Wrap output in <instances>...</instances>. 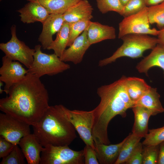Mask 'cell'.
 <instances>
[{"label":"cell","mask_w":164,"mask_h":164,"mask_svg":"<svg viewBox=\"0 0 164 164\" xmlns=\"http://www.w3.org/2000/svg\"><path fill=\"white\" fill-rule=\"evenodd\" d=\"M41 45L35 46L33 61L28 72L41 77L45 75L52 76L63 72L70 67L54 53L47 54L41 50Z\"/></svg>","instance_id":"5"},{"label":"cell","mask_w":164,"mask_h":164,"mask_svg":"<svg viewBox=\"0 0 164 164\" xmlns=\"http://www.w3.org/2000/svg\"><path fill=\"white\" fill-rule=\"evenodd\" d=\"M121 3L124 6L130 0H120Z\"/></svg>","instance_id":"40"},{"label":"cell","mask_w":164,"mask_h":164,"mask_svg":"<svg viewBox=\"0 0 164 164\" xmlns=\"http://www.w3.org/2000/svg\"><path fill=\"white\" fill-rule=\"evenodd\" d=\"M154 67H158L163 71L164 77V48L157 44L151 53L137 65L136 67L140 73L147 75L149 70Z\"/></svg>","instance_id":"19"},{"label":"cell","mask_w":164,"mask_h":164,"mask_svg":"<svg viewBox=\"0 0 164 164\" xmlns=\"http://www.w3.org/2000/svg\"><path fill=\"white\" fill-rule=\"evenodd\" d=\"M125 86L130 99L135 104L151 87L144 79L135 77H126Z\"/></svg>","instance_id":"22"},{"label":"cell","mask_w":164,"mask_h":164,"mask_svg":"<svg viewBox=\"0 0 164 164\" xmlns=\"http://www.w3.org/2000/svg\"><path fill=\"white\" fill-rule=\"evenodd\" d=\"M158 164H164V141L159 144Z\"/></svg>","instance_id":"36"},{"label":"cell","mask_w":164,"mask_h":164,"mask_svg":"<svg viewBox=\"0 0 164 164\" xmlns=\"http://www.w3.org/2000/svg\"><path fill=\"white\" fill-rule=\"evenodd\" d=\"M0 100V110L30 125L36 124L49 107L47 90L39 78L28 72Z\"/></svg>","instance_id":"1"},{"label":"cell","mask_w":164,"mask_h":164,"mask_svg":"<svg viewBox=\"0 0 164 164\" xmlns=\"http://www.w3.org/2000/svg\"><path fill=\"white\" fill-rule=\"evenodd\" d=\"M3 82L0 80V94H2L4 91L2 88V86L3 85Z\"/></svg>","instance_id":"39"},{"label":"cell","mask_w":164,"mask_h":164,"mask_svg":"<svg viewBox=\"0 0 164 164\" xmlns=\"http://www.w3.org/2000/svg\"><path fill=\"white\" fill-rule=\"evenodd\" d=\"M84 149L73 150L66 146L48 145L41 154L40 164H84Z\"/></svg>","instance_id":"6"},{"label":"cell","mask_w":164,"mask_h":164,"mask_svg":"<svg viewBox=\"0 0 164 164\" xmlns=\"http://www.w3.org/2000/svg\"><path fill=\"white\" fill-rule=\"evenodd\" d=\"M121 39L123 41L122 45L111 56L100 60L99 66L107 65L122 57L133 59L141 57L145 51L152 50L158 43L157 38L146 34H128Z\"/></svg>","instance_id":"4"},{"label":"cell","mask_w":164,"mask_h":164,"mask_svg":"<svg viewBox=\"0 0 164 164\" xmlns=\"http://www.w3.org/2000/svg\"><path fill=\"white\" fill-rule=\"evenodd\" d=\"M93 8L87 0H81L69 8L63 14L64 21L68 23L82 20L90 21Z\"/></svg>","instance_id":"16"},{"label":"cell","mask_w":164,"mask_h":164,"mask_svg":"<svg viewBox=\"0 0 164 164\" xmlns=\"http://www.w3.org/2000/svg\"><path fill=\"white\" fill-rule=\"evenodd\" d=\"M159 144L157 145H143L142 164H157Z\"/></svg>","instance_id":"30"},{"label":"cell","mask_w":164,"mask_h":164,"mask_svg":"<svg viewBox=\"0 0 164 164\" xmlns=\"http://www.w3.org/2000/svg\"><path fill=\"white\" fill-rule=\"evenodd\" d=\"M15 145L0 136V158H3L9 155Z\"/></svg>","instance_id":"35"},{"label":"cell","mask_w":164,"mask_h":164,"mask_svg":"<svg viewBox=\"0 0 164 164\" xmlns=\"http://www.w3.org/2000/svg\"><path fill=\"white\" fill-rule=\"evenodd\" d=\"M64 110L67 117L81 139L86 145L90 146L95 150V146L92 135L94 120L93 110L89 111L70 110L65 107Z\"/></svg>","instance_id":"8"},{"label":"cell","mask_w":164,"mask_h":164,"mask_svg":"<svg viewBox=\"0 0 164 164\" xmlns=\"http://www.w3.org/2000/svg\"><path fill=\"white\" fill-rule=\"evenodd\" d=\"M148 13L150 24L156 23L160 29L164 27V2L148 7Z\"/></svg>","instance_id":"26"},{"label":"cell","mask_w":164,"mask_h":164,"mask_svg":"<svg viewBox=\"0 0 164 164\" xmlns=\"http://www.w3.org/2000/svg\"><path fill=\"white\" fill-rule=\"evenodd\" d=\"M149 24L146 6L138 13L124 18L119 23L118 38L131 34L157 36L159 30L151 28Z\"/></svg>","instance_id":"9"},{"label":"cell","mask_w":164,"mask_h":164,"mask_svg":"<svg viewBox=\"0 0 164 164\" xmlns=\"http://www.w3.org/2000/svg\"><path fill=\"white\" fill-rule=\"evenodd\" d=\"M97 8L102 14L114 11L120 15L124 6L120 0H96Z\"/></svg>","instance_id":"28"},{"label":"cell","mask_w":164,"mask_h":164,"mask_svg":"<svg viewBox=\"0 0 164 164\" xmlns=\"http://www.w3.org/2000/svg\"><path fill=\"white\" fill-rule=\"evenodd\" d=\"M0 68V80L5 84L4 92L7 95L10 87L25 77L28 70L18 62L13 61L5 55L2 58Z\"/></svg>","instance_id":"11"},{"label":"cell","mask_w":164,"mask_h":164,"mask_svg":"<svg viewBox=\"0 0 164 164\" xmlns=\"http://www.w3.org/2000/svg\"><path fill=\"white\" fill-rule=\"evenodd\" d=\"M69 23L64 22L61 28L57 33L55 39L47 48V50H52L54 53L60 57L67 47L69 38Z\"/></svg>","instance_id":"24"},{"label":"cell","mask_w":164,"mask_h":164,"mask_svg":"<svg viewBox=\"0 0 164 164\" xmlns=\"http://www.w3.org/2000/svg\"><path fill=\"white\" fill-rule=\"evenodd\" d=\"M146 6L145 0H130L124 6L120 15L125 18L138 13Z\"/></svg>","instance_id":"31"},{"label":"cell","mask_w":164,"mask_h":164,"mask_svg":"<svg viewBox=\"0 0 164 164\" xmlns=\"http://www.w3.org/2000/svg\"><path fill=\"white\" fill-rule=\"evenodd\" d=\"M30 126L6 114H0V136L15 145L31 133Z\"/></svg>","instance_id":"10"},{"label":"cell","mask_w":164,"mask_h":164,"mask_svg":"<svg viewBox=\"0 0 164 164\" xmlns=\"http://www.w3.org/2000/svg\"><path fill=\"white\" fill-rule=\"evenodd\" d=\"M87 29L74 40L69 48L65 50L60 58L61 60L71 62L75 64L81 62L86 51L91 45L87 39Z\"/></svg>","instance_id":"12"},{"label":"cell","mask_w":164,"mask_h":164,"mask_svg":"<svg viewBox=\"0 0 164 164\" xmlns=\"http://www.w3.org/2000/svg\"><path fill=\"white\" fill-rule=\"evenodd\" d=\"M25 157L18 145H15L11 152L2 158L0 164H26Z\"/></svg>","instance_id":"32"},{"label":"cell","mask_w":164,"mask_h":164,"mask_svg":"<svg viewBox=\"0 0 164 164\" xmlns=\"http://www.w3.org/2000/svg\"><path fill=\"white\" fill-rule=\"evenodd\" d=\"M146 5L147 7L156 5L163 2L164 0H145Z\"/></svg>","instance_id":"38"},{"label":"cell","mask_w":164,"mask_h":164,"mask_svg":"<svg viewBox=\"0 0 164 164\" xmlns=\"http://www.w3.org/2000/svg\"><path fill=\"white\" fill-rule=\"evenodd\" d=\"M127 138L115 144L95 145L96 156L100 164H114L118 157L121 148Z\"/></svg>","instance_id":"18"},{"label":"cell","mask_w":164,"mask_h":164,"mask_svg":"<svg viewBox=\"0 0 164 164\" xmlns=\"http://www.w3.org/2000/svg\"><path fill=\"white\" fill-rule=\"evenodd\" d=\"M134 115V122L132 133L142 138L148 133V122L149 118L152 116V112L146 108L135 105L132 108Z\"/></svg>","instance_id":"20"},{"label":"cell","mask_w":164,"mask_h":164,"mask_svg":"<svg viewBox=\"0 0 164 164\" xmlns=\"http://www.w3.org/2000/svg\"><path fill=\"white\" fill-rule=\"evenodd\" d=\"M28 164H39L44 149L36 136L30 134L21 138L18 144Z\"/></svg>","instance_id":"13"},{"label":"cell","mask_w":164,"mask_h":164,"mask_svg":"<svg viewBox=\"0 0 164 164\" xmlns=\"http://www.w3.org/2000/svg\"><path fill=\"white\" fill-rule=\"evenodd\" d=\"M143 148V145L142 143L140 142L125 163L126 164H142Z\"/></svg>","instance_id":"33"},{"label":"cell","mask_w":164,"mask_h":164,"mask_svg":"<svg viewBox=\"0 0 164 164\" xmlns=\"http://www.w3.org/2000/svg\"><path fill=\"white\" fill-rule=\"evenodd\" d=\"M17 11L20 13L21 21L26 23L36 22L43 23L50 15L44 6L34 1H29Z\"/></svg>","instance_id":"15"},{"label":"cell","mask_w":164,"mask_h":164,"mask_svg":"<svg viewBox=\"0 0 164 164\" xmlns=\"http://www.w3.org/2000/svg\"><path fill=\"white\" fill-rule=\"evenodd\" d=\"M142 142L143 145H157L164 141V125L160 128L149 129Z\"/></svg>","instance_id":"29"},{"label":"cell","mask_w":164,"mask_h":164,"mask_svg":"<svg viewBox=\"0 0 164 164\" xmlns=\"http://www.w3.org/2000/svg\"><path fill=\"white\" fill-rule=\"evenodd\" d=\"M157 36L158 44L164 48V27L159 30Z\"/></svg>","instance_id":"37"},{"label":"cell","mask_w":164,"mask_h":164,"mask_svg":"<svg viewBox=\"0 0 164 164\" xmlns=\"http://www.w3.org/2000/svg\"><path fill=\"white\" fill-rule=\"evenodd\" d=\"M91 21L82 20L69 23V38L67 46H70L80 34L87 28Z\"/></svg>","instance_id":"27"},{"label":"cell","mask_w":164,"mask_h":164,"mask_svg":"<svg viewBox=\"0 0 164 164\" xmlns=\"http://www.w3.org/2000/svg\"><path fill=\"white\" fill-rule=\"evenodd\" d=\"M87 36L91 45L105 40L115 39V29L112 26L91 21L87 29Z\"/></svg>","instance_id":"17"},{"label":"cell","mask_w":164,"mask_h":164,"mask_svg":"<svg viewBox=\"0 0 164 164\" xmlns=\"http://www.w3.org/2000/svg\"><path fill=\"white\" fill-rule=\"evenodd\" d=\"M126 78L123 76L113 83L102 85L97 89L100 101L93 110L94 120L92 135L95 145L110 144L107 130L110 122L117 115L125 117L127 110L135 105L127 91Z\"/></svg>","instance_id":"2"},{"label":"cell","mask_w":164,"mask_h":164,"mask_svg":"<svg viewBox=\"0 0 164 164\" xmlns=\"http://www.w3.org/2000/svg\"><path fill=\"white\" fill-rule=\"evenodd\" d=\"M64 107L62 104L49 106L39 121L32 126L33 134L43 147L68 146L77 138Z\"/></svg>","instance_id":"3"},{"label":"cell","mask_w":164,"mask_h":164,"mask_svg":"<svg viewBox=\"0 0 164 164\" xmlns=\"http://www.w3.org/2000/svg\"><path fill=\"white\" fill-rule=\"evenodd\" d=\"M85 164H99L95 151L90 146L86 145L84 149Z\"/></svg>","instance_id":"34"},{"label":"cell","mask_w":164,"mask_h":164,"mask_svg":"<svg viewBox=\"0 0 164 164\" xmlns=\"http://www.w3.org/2000/svg\"><path fill=\"white\" fill-rule=\"evenodd\" d=\"M2 0H0V1H1Z\"/></svg>","instance_id":"41"},{"label":"cell","mask_w":164,"mask_h":164,"mask_svg":"<svg viewBox=\"0 0 164 164\" xmlns=\"http://www.w3.org/2000/svg\"><path fill=\"white\" fill-rule=\"evenodd\" d=\"M64 22L63 14H50L42 23L43 29L38 40L43 49H47L53 42V36L58 32Z\"/></svg>","instance_id":"14"},{"label":"cell","mask_w":164,"mask_h":164,"mask_svg":"<svg viewBox=\"0 0 164 164\" xmlns=\"http://www.w3.org/2000/svg\"><path fill=\"white\" fill-rule=\"evenodd\" d=\"M27 0L39 3L46 9L50 14H63L69 8L81 0Z\"/></svg>","instance_id":"23"},{"label":"cell","mask_w":164,"mask_h":164,"mask_svg":"<svg viewBox=\"0 0 164 164\" xmlns=\"http://www.w3.org/2000/svg\"><path fill=\"white\" fill-rule=\"evenodd\" d=\"M142 138V137L132 133L129 134L127 136V139L123 144L118 159L114 164L125 163Z\"/></svg>","instance_id":"25"},{"label":"cell","mask_w":164,"mask_h":164,"mask_svg":"<svg viewBox=\"0 0 164 164\" xmlns=\"http://www.w3.org/2000/svg\"><path fill=\"white\" fill-rule=\"evenodd\" d=\"M11 30V39L6 43H1L0 49L7 57L13 61H18L29 69L32 64L35 50L17 38L15 25H13Z\"/></svg>","instance_id":"7"},{"label":"cell","mask_w":164,"mask_h":164,"mask_svg":"<svg viewBox=\"0 0 164 164\" xmlns=\"http://www.w3.org/2000/svg\"><path fill=\"white\" fill-rule=\"evenodd\" d=\"M160 95L156 88H150L135 103V105L143 106L152 113V116L164 112L163 108L160 101Z\"/></svg>","instance_id":"21"}]
</instances>
